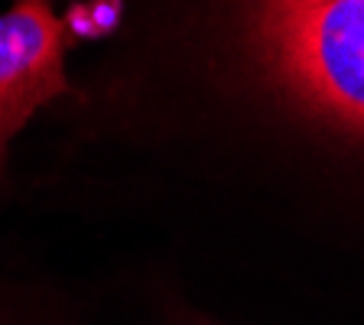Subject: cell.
I'll return each mask as SVG.
<instances>
[{"instance_id": "1", "label": "cell", "mask_w": 364, "mask_h": 325, "mask_svg": "<svg viewBox=\"0 0 364 325\" xmlns=\"http://www.w3.org/2000/svg\"><path fill=\"white\" fill-rule=\"evenodd\" d=\"M264 75L312 121L364 140V0H241Z\"/></svg>"}, {"instance_id": "3", "label": "cell", "mask_w": 364, "mask_h": 325, "mask_svg": "<svg viewBox=\"0 0 364 325\" xmlns=\"http://www.w3.org/2000/svg\"><path fill=\"white\" fill-rule=\"evenodd\" d=\"M124 20V0H78L65 10V33L78 39H105Z\"/></svg>"}, {"instance_id": "2", "label": "cell", "mask_w": 364, "mask_h": 325, "mask_svg": "<svg viewBox=\"0 0 364 325\" xmlns=\"http://www.w3.org/2000/svg\"><path fill=\"white\" fill-rule=\"evenodd\" d=\"M62 55L65 23L55 20L49 0H14L0 14V169L10 137L20 134L30 114L72 91Z\"/></svg>"}]
</instances>
